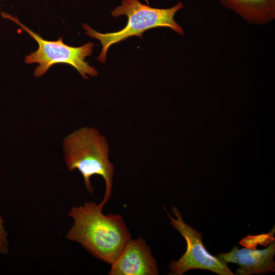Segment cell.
Instances as JSON below:
<instances>
[{"label": "cell", "mask_w": 275, "mask_h": 275, "mask_svg": "<svg viewBox=\"0 0 275 275\" xmlns=\"http://www.w3.org/2000/svg\"><path fill=\"white\" fill-rule=\"evenodd\" d=\"M4 220L0 214V253L5 255L9 252V243L7 241V233L4 226Z\"/></svg>", "instance_id": "9"}, {"label": "cell", "mask_w": 275, "mask_h": 275, "mask_svg": "<svg viewBox=\"0 0 275 275\" xmlns=\"http://www.w3.org/2000/svg\"><path fill=\"white\" fill-rule=\"evenodd\" d=\"M109 275H156L157 263L150 248L141 237L128 242L111 265Z\"/></svg>", "instance_id": "6"}, {"label": "cell", "mask_w": 275, "mask_h": 275, "mask_svg": "<svg viewBox=\"0 0 275 275\" xmlns=\"http://www.w3.org/2000/svg\"><path fill=\"white\" fill-rule=\"evenodd\" d=\"M249 22L264 24L275 18V0H220Z\"/></svg>", "instance_id": "8"}, {"label": "cell", "mask_w": 275, "mask_h": 275, "mask_svg": "<svg viewBox=\"0 0 275 275\" xmlns=\"http://www.w3.org/2000/svg\"><path fill=\"white\" fill-rule=\"evenodd\" d=\"M183 7L181 2L170 8L159 9L144 5L139 0H122L121 5L112 11V15L115 18L123 15L127 16V23L123 29L102 34L86 24L82 23V28L87 35L100 42L102 48L97 60L104 63L107 51L111 45L132 36L142 38L143 33L149 29L169 28L179 35H183L182 29L174 20L176 13Z\"/></svg>", "instance_id": "3"}, {"label": "cell", "mask_w": 275, "mask_h": 275, "mask_svg": "<svg viewBox=\"0 0 275 275\" xmlns=\"http://www.w3.org/2000/svg\"><path fill=\"white\" fill-rule=\"evenodd\" d=\"M166 211L172 226L180 233L186 242V250L183 255L178 260L171 262L170 274L182 275L189 270L200 269L208 270L219 275L234 274L227 263L208 252L202 241L203 234L185 223L181 213L176 207L172 206V208L176 218Z\"/></svg>", "instance_id": "5"}, {"label": "cell", "mask_w": 275, "mask_h": 275, "mask_svg": "<svg viewBox=\"0 0 275 275\" xmlns=\"http://www.w3.org/2000/svg\"><path fill=\"white\" fill-rule=\"evenodd\" d=\"M101 203L85 202L71 208L68 215L73 224L66 235L79 243L95 258L112 265L131 239L120 214L104 215Z\"/></svg>", "instance_id": "1"}, {"label": "cell", "mask_w": 275, "mask_h": 275, "mask_svg": "<svg viewBox=\"0 0 275 275\" xmlns=\"http://www.w3.org/2000/svg\"><path fill=\"white\" fill-rule=\"evenodd\" d=\"M275 254V242L273 241L267 248L255 250L241 248L235 246L227 253L218 255L226 263H235L239 266L237 274L249 275L254 273L275 271L273 260Z\"/></svg>", "instance_id": "7"}, {"label": "cell", "mask_w": 275, "mask_h": 275, "mask_svg": "<svg viewBox=\"0 0 275 275\" xmlns=\"http://www.w3.org/2000/svg\"><path fill=\"white\" fill-rule=\"evenodd\" d=\"M64 159L68 170H78L82 175L88 191L93 188L90 178L101 176L105 183L103 206L110 200L114 167L109 160V146L105 138L94 128L84 127L68 135L63 140Z\"/></svg>", "instance_id": "2"}, {"label": "cell", "mask_w": 275, "mask_h": 275, "mask_svg": "<svg viewBox=\"0 0 275 275\" xmlns=\"http://www.w3.org/2000/svg\"><path fill=\"white\" fill-rule=\"evenodd\" d=\"M0 14L3 18L19 25L37 42L38 49L25 58L26 64H39L34 71L35 77L43 75L52 65L56 64H66L72 66L85 79L88 78L87 75H97V70L85 60L86 58L90 56L93 52V43H87L79 47H72L65 44L62 37L57 41L46 40L22 24L16 17L3 11Z\"/></svg>", "instance_id": "4"}]
</instances>
